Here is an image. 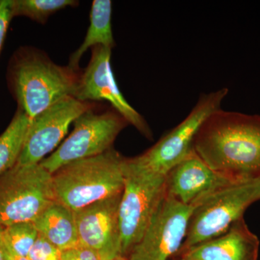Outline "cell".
I'll return each mask as SVG.
<instances>
[{
  "label": "cell",
  "instance_id": "484cf974",
  "mask_svg": "<svg viewBox=\"0 0 260 260\" xmlns=\"http://www.w3.org/2000/svg\"><path fill=\"white\" fill-rule=\"evenodd\" d=\"M171 260H183V259H181V258H179V257H173L172 259H171Z\"/></svg>",
  "mask_w": 260,
  "mask_h": 260
},
{
  "label": "cell",
  "instance_id": "2e32d148",
  "mask_svg": "<svg viewBox=\"0 0 260 260\" xmlns=\"http://www.w3.org/2000/svg\"><path fill=\"white\" fill-rule=\"evenodd\" d=\"M112 1L94 0L90 11V24L82 45L70 58L69 67L78 71L85 51L95 46L112 49L115 46L112 28Z\"/></svg>",
  "mask_w": 260,
  "mask_h": 260
},
{
  "label": "cell",
  "instance_id": "d6986e66",
  "mask_svg": "<svg viewBox=\"0 0 260 260\" xmlns=\"http://www.w3.org/2000/svg\"><path fill=\"white\" fill-rule=\"evenodd\" d=\"M78 3L74 0H13V16H25L44 23L56 12Z\"/></svg>",
  "mask_w": 260,
  "mask_h": 260
},
{
  "label": "cell",
  "instance_id": "7402d4cb",
  "mask_svg": "<svg viewBox=\"0 0 260 260\" xmlns=\"http://www.w3.org/2000/svg\"><path fill=\"white\" fill-rule=\"evenodd\" d=\"M13 17V0H0V51Z\"/></svg>",
  "mask_w": 260,
  "mask_h": 260
},
{
  "label": "cell",
  "instance_id": "d4e9b609",
  "mask_svg": "<svg viewBox=\"0 0 260 260\" xmlns=\"http://www.w3.org/2000/svg\"><path fill=\"white\" fill-rule=\"evenodd\" d=\"M112 260H130L129 258L126 257V256H119V257L115 258V259Z\"/></svg>",
  "mask_w": 260,
  "mask_h": 260
},
{
  "label": "cell",
  "instance_id": "9c48e42d",
  "mask_svg": "<svg viewBox=\"0 0 260 260\" xmlns=\"http://www.w3.org/2000/svg\"><path fill=\"white\" fill-rule=\"evenodd\" d=\"M93 109L91 102L66 96L30 120L18 159V165L39 164L60 143L70 124L83 113Z\"/></svg>",
  "mask_w": 260,
  "mask_h": 260
},
{
  "label": "cell",
  "instance_id": "5b68a950",
  "mask_svg": "<svg viewBox=\"0 0 260 260\" xmlns=\"http://www.w3.org/2000/svg\"><path fill=\"white\" fill-rule=\"evenodd\" d=\"M228 93L229 89L224 88L201 95L184 120L145 153L124 158V164L139 172L166 177L193 151L195 135L200 126L212 113L220 109Z\"/></svg>",
  "mask_w": 260,
  "mask_h": 260
},
{
  "label": "cell",
  "instance_id": "7c38bea8",
  "mask_svg": "<svg viewBox=\"0 0 260 260\" xmlns=\"http://www.w3.org/2000/svg\"><path fill=\"white\" fill-rule=\"evenodd\" d=\"M121 194L75 211L80 245L96 251L102 260L122 256L119 223Z\"/></svg>",
  "mask_w": 260,
  "mask_h": 260
},
{
  "label": "cell",
  "instance_id": "7a4b0ae2",
  "mask_svg": "<svg viewBox=\"0 0 260 260\" xmlns=\"http://www.w3.org/2000/svg\"><path fill=\"white\" fill-rule=\"evenodd\" d=\"M80 78L76 70L59 66L34 50L19 53L10 68L19 109L30 120L64 97H74Z\"/></svg>",
  "mask_w": 260,
  "mask_h": 260
},
{
  "label": "cell",
  "instance_id": "8992f818",
  "mask_svg": "<svg viewBox=\"0 0 260 260\" xmlns=\"http://www.w3.org/2000/svg\"><path fill=\"white\" fill-rule=\"evenodd\" d=\"M55 200L47 169L40 164H15L0 177V225L32 222Z\"/></svg>",
  "mask_w": 260,
  "mask_h": 260
},
{
  "label": "cell",
  "instance_id": "5bb4252c",
  "mask_svg": "<svg viewBox=\"0 0 260 260\" xmlns=\"http://www.w3.org/2000/svg\"><path fill=\"white\" fill-rule=\"evenodd\" d=\"M259 245V238L242 218L221 235L175 256L183 260H258Z\"/></svg>",
  "mask_w": 260,
  "mask_h": 260
},
{
  "label": "cell",
  "instance_id": "277c9868",
  "mask_svg": "<svg viewBox=\"0 0 260 260\" xmlns=\"http://www.w3.org/2000/svg\"><path fill=\"white\" fill-rule=\"evenodd\" d=\"M259 200L260 179L234 183L202 200L193 208L185 239L177 254L221 235Z\"/></svg>",
  "mask_w": 260,
  "mask_h": 260
},
{
  "label": "cell",
  "instance_id": "ffe728a7",
  "mask_svg": "<svg viewBox=\"0 0 260 260\" xmlns=\"http://www.w3.org/2000/svg\"><path fill=\"white\" fill-rule=\"evenodd\" d=\"M61 250L39 234L28 257L30 260H61Z\"/></svg>",
  "mask_w": 260,
  "mask_h": 260
},
{
  "label": "cell",
  "instance_id": "603a6c76",
  "mask_svg": "<svg viewBox=\"0 0 260 260\" xmlns=\"http://www.w3.org/2000/svg\"><path fill=\"white\" fill-rule=\"evenodd\" d=\"M5 260H30L28 256H22L15 255V254H12L5 249Z\"/></svg>",
  "mask_w": 260,
  "mask_h": 260
},
{
  "label": "cell",
  "instance_id": "6da1fadb",
  "mask_svg": "<svg viewBox=\"0 0 260 260\" xmlns=\"http://www.w3.org/2000/svg\"><path fill=\"white\" fill-rule=\"evenodd\" d=\"M193 150L234 182L260 179V115L215 111L198 129Z\"/></svg>",
  "mask_w": 260,
  "mask_h": 260
},
{
  "label": "cell",
  "instance_id": "4fadbf2b",
  "mask_svg": "<svg viewBox=\"0 0 260 260\" xmlns=\"http://www.w3.org/2000/svg\"><path fill=\"white\" fill-rule=\"evenodd\" d=\"M234 183L237 182L215 172L193 150L166 175L165 193L182 204L194 207Z\"/></svg>",
  "mask_w": 260,
  "mask_h": 260
},
{
  "label": "cell",
  "instance_id": "cb8c5ba5",
  "mask_svg": "<svg viewBox=\"0 0 260 260\" xmlns=\"http://www.w3.org/2000/svg\"><path fill=\"white\" fill-rule=\"evenodd\" d=\"M2 231H3V225H0V260H5V246L3 244V237H2Z\"/></svg>",
  "mask_w": 260,
  "mask_h": 260
},
{
  "label": "cell",
  "instance_id": "44dd1931",
  "mask_svg": "<svg viewBox=\"0 0 260 260\" xmlns=\"http://www.w3.org/2000/svg\"><path fill=\"white\" fill-rule=\"evenodd\" d=\"M61 260H102L99 254L87 246L78 245L61 251Z\"/></svg>",
  "mask_w": 260,
  "mask_h": 260
},
{
  "label": "cell",
  "instance_id": "e0dca14e",
  "mask_svg": "<svg viewBox=\"0 0 260 260\" xmlns=\"http://www.w3.org/2000/svg\"><path fill=\"white\" fill-rule=\"evenodd\" d=\"M30 122L26 114L18 109L13 120L0 135V177L18 161Z\"/></svg>",
  "mask_w": 260,
  "mask_h": 260
},
{
  "label": "cell",
  "instance_id": "8fae6325",
  "mask_svg": "<svg viewBox=\"0 0 260 260\" xmlns=\"http://www.w3.org/2000/svg\"><path fill=\"white\" fill-rule=\"evenodd\" d=\"M111 54L110 48L103 46L93 48L91 59L86 70L80 75L74 97L85 102L107 101L128 124L135 126L145 138L153 140L148 123L126 102L118 88L111 65Z\"/></svg>",
  "mask_w": 260,
  "mask_h": 260
},
{
  "label": "cell",
  "instance_id": "52a82bcc",
  "mask_svg": "<svg viewBox=\"0 0 260 260\" xmlns=\"http://www.w3.org/2000/svg\"><path fill=\"white\" fill-rule=\"evenodd\" d=\"M123 169L119 223L122 256L127 257L141 240L165 195V177L135 170L124 162Z\"/></svg>",
  "mask_w": 260,
  "mask_h": 260
},
{
  "label": "cell",
  "instance_id": "ac0fdd59",
  "mask_svg": "<svg viewBox=\"0 0 260 260\" xmlns=\"http://www.w3.org/2000/svg\"><path fill=\"white\" fill-rule=\"evenodd\" d=\"M39 237L32 222H20L3 226L2 237L5 249L15 255L28 256Z\"/></svg>",
  "mask_w": 260,
  "mask_h": 260
},
{
  "label": "cell",
  "instance_id": "3957f363",
  "mask_svg": "<svg viewBox=\"0 0 260 260\" xmlns=\"http://www.w3.org/2000/svg\"><path fill=\"white\" fill-rule=\"evenodd\" d=\"M124 157L114 148L66 164L52 174L56 201L73 211L121 194Z\"/></svg>",
  "mask_w": 260,
  "mask_h": 260
},
{
  "label": "cell",
  "instance_id": "ba28073f",
  "mask_svg": "<svg viewBox=\"0 0 260 260\" xmlns=\"http://www.w3.org/2000/svg\"><path fill=\"white\" fill-rule=\"evenodd\" d=\"M73 124L74 129L69 137L40 162L51 174L70 162L110 150L118 135L129 124L116 111L99 114L93 109L78 116Z\"/></svg>",
  "mask_w": 260,
  "mask_h": 260
},
{
  "label": "cell",
  "instance_id": "30bf717a",
  "mask_svg": "<svg viewBox=\"0 0 260 260\" xmlns=\"http://www.w3.org/2000/svg\"><path fill=\"white\" fill-rule=\"evenodd\" d=\"M193 208L165 193L144 235L127 258L130 260L172 259L185 239Z\"/></svg>",
  "mask_w": 260,
  "mask_h": 260
},
{
  "label": "cell",
  "instance_id": "9a60e30c",
  "mask_svg": "<svg viewBox=\"0 0 260 260\" xmlns=\"http://www.w3.org/2000/svg\"><path fill=\"white\" fill-rule=\"evenodd\" d=\"M32 223L38 232L59 250L80 245L74 211L59 202H53Z\"/></svg>",
  "mask_w": 260,
  "mask_h": 260
}]
</instances>
